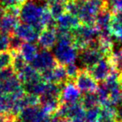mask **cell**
Listing matches in <instances>:
<instances>
[{"label":"cell","instance_id":"7a4b0ae2","mask_svg":"<svg viewBox=\"0 0 122 122\" xmlns=\"http://www.w3.org/2000/svg\"><path fill=\"white\" fill-rule=\"evenodd\" d=\"M21 91L22 82L12 66L0 71V94L12 95Z\"/></svg>","mask_w":122,"mask_h":122},{"label":"cell","instance_id":"9c48e42d","mask_svg":"<svg viewBox=\"0 0 122 122\" xmlns=\"http://www.w3.org/2000/svg\"><path fill=\"white\" fill-rule=\"evenodd\" d=\"M80 63L85 69H90L93 65L101 59H105V55L100 49H92V48H85L81 50L78 51V56Z\"/></svg>","mask_w":122,"mask_h":122},{"label":"cell","instance_id":"52a82bcc","mask_svg":"<svg viewBox=\"0 0 122 122\" xmlns=\"http://www.w3.org/2000/svg\"><path fill=\"white\" fill-rule=\"evenodd\" d=\"M87 70L98 83L105 81L115 71L109 58L101 59L90 69H87Z\"/></svg>","mask_w":122,"mask_h":122},{"label":"cell","instance_id":"3957f363","mask_svg":"<svg viewBox=\"0 0 122 122\" xmlns=\"http://www.w3.org/2000/svg\"><path fill=\"white\" fill-rule=\"evenodd\" d=\"M71 36L74 46L77 51H80L85 49L91 41L98 39L99 32L95 26L81 24L71 30Z\"/></svg>","mask_w":122,"mask_h":122},{"label":"cell","instance_id":"ac0fdd59","mask_svg":"<svg viewBox=\"0 0 122 122\" xmlns=\"http://www.w3.org/2000/svg\"><path fill=\"white\" fill-rule=\"evenodd\" d=\"M46 8L49 10L51 16L56 21L63 14L66 13V4L65 3L57 2V1H49V2H48Z\"/></svg>","mask_w":122,"mask_h":122},{"label":"cell","instance_id":"ffe728a7","mask_svg":"<svg viewBox=\"0 0 122 122\" xmlns=\"http://www.w3.org/2000/svg\"><path fill=\"white\" fill-rule=\"evenodd\" d=\"M14 95L0 94V114L11 115L13 107H14Z\"/></svg>","mask_w":122,"mask_h":122},{"label":"cell","instance_id":"2e32d148","mask_svg":"<svg viewBox=\"0 0 122 122\" xmlns=\"http://www.w3.org/2000/svg\"><path fill=\"white\" fill-rule=\"evenodd\" d=\"M80 102L85 110L100 106V98H99L96 91L82 94Z\"/></svg>","mask_w":122,"mask_h":122},{"label":"cell","instance_id":"e575fe53","mask_svg":"<svg viewBox=\"0 0 122 122\" xmlns=\"http://www.w3.org/2000/svg\"><path fill=\"white\" fill-rule=\"evenodd\" d=\"M39 1H48V0H39Z\"/></svg>","mask_w":122,"mask_h":122},{"label":"cell","instance_id":"5b68a950","mask_svg":"<svg viewBox=\"0 0 122 122\" xmlns=\"http://www.w3.org/2000/svg\"><path fill=\"white\" fill-rule=\"evenodd\" d=\"M58 65L53 53L47 49L39 51L36 57L30 62V65L39 73L50 70Z\"/></svg>","mask_w":122,"mask_h":122},{"label":"cell","instance_id":"8fae6325","mask_svg":"<svg viewBox=\"0 0 122 122\" xmlns=\"http://www.w3.org/2000/svg\"><path fill=\"white\" fill-rule=\"evenodd\" d=\"M14 34L25 42L34 43L38 40L39 34L34 27L24 23H19L16 29H14Z\"/></svg>","mask_w":122,"mask_h":122},{"label":"cell","instance_id":"ba28073f","mask_svg":"<svg viewBox=\"0 0 122 122\" xmlns=\"http://www.w3.org/2000/svg\"><path fill=\"white\" fill-rule=\"evenodd\" d=\"M85 111V110L79 101L71 104H61L56 114L61 120H77L83 117Z\"/></svg>","mask_w":122,"mask_h":122},{"label":"cell","instance_id":"1f68e13d","mask_svg":"<svg viewBox=\"0 0 122 122\" xmlns=\"http://www.w3.org/2000/svg\"><path fill=\"white\" fill-rule=\"evenodd\" d=\"M61 122H82L81 119H77V120H62Z\"/></svg>","mask_w":122,"mask_h":122},{"label":"cell","instance_id":"cb8c5ba5","mask_svg":"<svg viewBox=\"0 0 122 122\" xmlns=\"http://www.w3.org/2000/svg\"><path fill=\"white\" fill-rule=\"evenodd\" d=\"M100 107L101 106L95 107L85 110L83 117L81 118L82 122H97L100 115Z\"/></svg>","mask_w":122,"mask_h":122},{"label":"cell","instance_id":"7c38bea8","mask_svg":"<svg viewBox=\"0 0 122 122\" xmlns=\"http://www.w3.org/2000/svg\"><path fill=\"white\" fill-rule=\"evenodd\" d=\"M56 29H48V28H46L39 34L37 42L39 46H40L43 49L50 50L54 47L58 39Z\"/></svg>","mask_w":122,"mask_h":122},{"label":"cell","instance_id":"5bb4252c","mask_svg":"<svg viewBox=\"0 0 122 122\" xmlns=\"http://www.w3.org/2000/svg\"><path fill=\"white\" fill-rule=\"evenodd\" d=\"M81 24L80 20L74 14L70 13H65L57 20V28L66 29V30H73L76 27Z\"/></svg>","mask_w":122,"mask_h":122},{"label":"cell","instance_id":"836d02e7","mask_svg":"<svg viewBox=\"0 0 122 122\" xmlns=\"http://www.w3.org/2000/svg\"><path fill=\"white\" fill-rule=\"evenodd\" d=\"M120 85H121V87H122V77H120Z\"/></svg>","mask_w":122,"mask_h":122},{"label":"cell","instance_id":"d4e9b609","mask_svg":"<svg viewBox=\"0 0 122 122\" xmlns=\"http://www.w3.org/2000/svg\"><path fill=\"white\" fill-rule=\"evenodd\" d=\"M24 42V41H23L21 39H19L15 34H11L10 37H9V49L10 51H12V52H19Z\"/></svg>","mask_w":122,"mask_h":122},{"label":"cell","instance_id":"d6986e66","mask_svg":"<svg viewBox=\"0 0 122 122\" xmlns=\"http://www.w3.org/2000/svg\"><path fill=\"white\" fill-rule=\"evenodd\" d=\"M19 76L20 81L22 82V84L26 83V82L31 81V80H36L41 77L40 73L38 72L36 70H34L31 65H26L21 71H19L17 74Z\"/></svg>","mask_w":122,"mask_h":122},{"label":"cell","instance_id":"6da1fadb","mask_svg":"<svg viewBox=\"0 0 122 122\" xmlns=\"http://www.w3.org/2000/svg\"><path fill=\"white\" fill-rule=\"evenodd\" d=\"M44 7L38 4L34 0H25L19 7V18L21 23L34 27L39 34L44 29L41 19Z\"/></svg>","mask_w":122,"mask_h":122},{"label":"cell","instance_id":"83f0119b","mask_svg":"<svg viewBox=\"0 0 122 122\" xmlns=\"http://www.w3.org/2000/svg\"><path fill=\"white\" fill-rule=\"evenodd\" d=\"M65 70H66V72H67V74H68V76H69V78H70V80H71V81H73L74 79L75 78V76H76L77 74H78L80 69L75 65V62L68 64V65H65Z\"/></svg>","mask_w":122,"mask_h":122},{"label":"cell","instance_id":"30bf717a","mask_svg":"<svg viewBox=\"0 0 122 122\" xmlns=\"http://www.w3.org/2000/svg\"><path fill=\"white\" fill-rule=\"evenodd\" d=\"M81 92L75 86L73 81H70L65 84L60 95L61 104H71L76 103L80 100Z\"/></svg>","mask_w":122,"mask_h":122},{"label":"cell","instance_id":"4316f807","mask_svg":"<svg viewBox=\"0 0 122 122\" xmlns=\"http://www.w3.org/2000/svg\"><path fill=\"white\" fill-rule=\"evenodd\" d=\"M107 9L112 13L122 10V0H106Z\"/></svg>","mask_w":122,"mask_h":122},{"label":"cell","instance_id":"4dcf8cb0","mask_svg":"<svg viewBox=\"0 0 122 122\" xmlns=\"http://www.w3.org/2000/svg\"><path fill=\"white\" fill-rule=\"evenodd\" d=\"M9 115H1L0 114V122H8Z\"/></svg>","mask_w":122,"mask_h":122},{"label":"cell","instance_id":"603a6c76","mask_svg":"<svg viewBox=\"0 0 122 122\" xmlns=\"http://www.w3.org/2000/svg\"><path fill=\"white\" fill-rule=\"evenodd\" d=\"M14 57H13L12 67L16 73H19V71L23 70L26 65H28V62L24 59L22 54L19 52H13Z\"/></svg>","mask_w":122,"mask_h":122},{"label":"cell","instance_id":"f546056e","mask_svg":"<svg viewBox=\"0 0 122 122\" xmlns=\"http://www.w3.org/2000/svg\"><path fill=\"white\" fill-rule=\"evenodd\" d=\"M115 119L116 122H122V102L115 107Z\"/></svg>","mask_w":122,"mask_h":122},{"label":"cell","instance_id":"e0dca14e","mask_svg":"<svg viewBox=\"0 0 122 122\" xmlns=\"http://www.w3.org/2000/svg\"><path fill=\"white\" fill-rule=\"evenodd\" d=\"M39 51V50L38 49V46L34 43L24 42L19 52L22 54V56L28 63H30L31 61L36 57Z\"/></svg>","mask_w":122,"mask_h":122},{"label":"cell","instance_id":"f1b7e54d","mask_svg":"<svg viewBox=\"0 0 122 122\" xmlns=\"http://www.w3.org/2000/svg\"><path fill=\"white\" fill-rule=\"evenodd\" d=\"M9 37L10 35L0 31V52L8 50L9 47Z\"/></svg>","mask_w":122,"mask_h":122},{"label":"cell","instance_id":"9a60e30c","mask_svg":"<svg viewBox=\"0 0 122 122\" xmlns=\"http://www.w3.org/2000/svg\"><path fill=\"white\" fill-rule=\"evenodd\" d=\"M110 31L112 37L122 41V10L112 14Z\"/></svg>","mask_w":122,"mask_h":122},{"label":"cell","instance_id":"8992f818","mask_svg":"<svg viewBox=\"0 0 122 122\" xmlns=\"http://www.w3.org/2000/svg\"><path fill=\"white\" fill-rule=\"evenodd\" d=\"M75 86L79 89L81 94L94 92L97 90L98 82L90 75L86 69L80 70L73 80Z\"/></svg>","mask_w":122,"mask_h":122},{"label":"cell","instance_id":"277c9868","mask_svg":"<svg viewBox=\"0 0 122 122\" xmlns=\"http://www.w3.org/2000/svg\"><path fill=\"white\" fill-rule=\"evenodd\" d=\"M49 116L39 104L23 109L16 116L17 122H44Z\"/></svg>","mask_w":122,"mask_h":122},{"label":"cell","instance_id":"484cf974","mask_svg":"<svg viewBox=\"0 0 122 122\" xmlns=\"http://www.w3.org/2000/svg\"><path fill=\"white\" fill-rule=\"evenodd\" d=\"M23 2L24 0H0V6L4 9L19 8Z\"/></svg>","mask_w":122,"mask_h":122},{"label":"cell","instance_id":"d6a6232c","mask_svg":"<svg viewBox=\"0 0 122 122\" xmlns=\"http://www.w3.org/2000/svg\"><path fill=\"white\" fill-rule=\"evenodd\" d=\"M49 1H57V2H61V3H65V4H66V3L69 2L70 0H48L47 2H49Z\"/></svg>","mask_w":122,"mask_h":122},{"label":"cell","instance_id":"4fadbf2b","mask_svg":"<svg viewBox=\"0 0 122 122\" xmlns=\"http://www.w3.org/2000/svg\"><path fill=\"white\" fill-rule=\"evenodd\" d=\"M46 84L47 83L40 77L39 79L22 84V86L23 90L26 94L40 96L45 89Z\"/></svg>","mask_w":122,"mask_h":122},{"label":"cell","instance_id":"44dd1931","mask_svg":"<svg viewBox=\"0 0 122 122\" xmlns=\"http://www.w3.org/2000/svg\"><path fill=\"white\" fill-rule=\"evenodd\" d=\"M109 59L111 62L114 70L122 77V48L117 49L116 51H113Z\"/></svg>","mask_w":122,"mask_h":122},{"label":"cell","instance_id":"7402d4cb","mask_svg":"<svg viewBox=\"0 0 122 122\" xmlns=\"http://www.w3.org/2000/svg\"><path fill=\"white\" fill-rule=\"evenodd\" d=\"M14 53L9 49L0 52V71L12 66Z\"/></svg>","mask_w":122,"mask_h":122}]
</instances>
